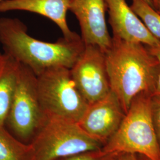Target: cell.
<instances>
[{"mask_svg": "<svg viewBox=\"0 0 160 160\" xmlns=\"http://www.w3.org/2000/svg\"><path fill=\"white\" fill-rule=\"evenodd\" d=\"M0 43L4 51L36 75L47 69L61 66L71 68L84 51L81 36L62 37L55 42L32 38L26 26L18 18H0Z\"/></svg>", "mask_w": 160, "mask_h": 160, "instance_id": "6da1fadb", "label": "cell"}, {"mask_svg": "<svg viewBox=\"0 0 160 160\" xmlns=\"http://www.w3.org/2000/svg\"><path fill=\"white\" fill-rule=\"evenodd\" d=\"M105 53L110 90L126 114L138 95L154 94L158 61L148 46L113 38L112 46Z\"/></svg>", "mask_w": 160, "mask_h": 160, "instance_id": "7a4b0ae2", "label": "cell"}, {"mask_svg": "<svg viewBox=\"0 0 160 160\" xmlns=\"http://www.w3.org/2000/svg\"><path fill=\"white\" fill-rule=\"evenodd\" d=\"M152 96L142 93L133 98L119 128L102 147L103 152L142 155L150 160H160L152 118Z\"/></svg>", "mask_w": 160, "mask_h": 160, "instance_id": "3957f363", "label": "cell"}, {"mask_svg": "<svg viewBox=\"0 0 160 160\" xmlns=\"http://www.w3.org/2000/svg\"><path fill=\"white\" fill-rule=\"evenodd\" d=\"M29 144L30 160H63L82 152L100 150L103 147L78 122L54 116H46Z\"/></svg>", "mask_w": 160, "mask_h": 160, "instance_id": "277c9868", "label": "cell"}, {"mask_svg": "<svg viewBox=\"0 0 160 160\" xmlns=\"http://www.w3.org/2000/svg\"><path fill=\"white\" fill-rule=\"evenodd\" d=\"M36 78L39 100L45 114L78 122L89 104L76 86L70 68L51 67L36 75Z\"/></svg>", "mask_w": 160, "mask_h": 160, "instance_id": "5b68a950", "label": "cell"}, {"mask_svg": "<svg viewBox=\"0 0 160 160\" xmlns=\"http://www.w3.org/2000/svg\"><path fill=\"white\" fill-rule=\"evenodd\" d=\"M46 118L41 108L34 72L19 63L17 82L6 123L19 140L32 139Z\"/></svg>", "mask_w": 160, "mask_h": 160, "instance_id": "8992f818", "label": "cell"}, {"mask_svg": "<svg viewBox=\"0 0 160 160\" xmlns=\"http://www.w3.org/2000/svg\"><path fill=\"white\" fill-rule=\"evenodd\" d=\"M70 71L76 86L89 104L106 97L111 91L106 53L98 46L85 45Z\"/></svg>", "mask_w": 160, "mask_h": 160, "instance_id": "52a82bcc", "label": "cell"}, {"mask_svg": "<svg viewBox=\"0 0 160 160\" xmlns=\"http://www.w3.org/2000/svg\"><path fill=\"white\" fill-rule=\"evenodd\" d=\"M125 116L118 97L110 91L106 97L89 104L78 123L103 146L118 130Z\"/></svg>", "mask_w": 160, "mask_h": 160, "instance_id": "ba28073f", "label": "cell"}, {"mask_svg": "<svg viewBox=\"0 0 160 160\" xmlns=\"http://www.w3.org/2000/svg\"><path fill=\"white\" fill-rule=\"evenodd\" d=\"M69 10L77 18L85 45L99 47L108 51L112 44L106 21L104 0H69Z\"/></svg>", "mask_w": 160, "mask_h": 160, "instance_id": "9c48e42d", "label": "cell"}, {"mask_svg": "<svg viewBox=\"0 0 160 160\" xmlns=\"http://www.w3.org/2000/svg\"><path fill=\"white\" fill-rule=\"evenodd\" d=\"M109 13L113 39L142 43L152 47L160 42L146 28L142 22L128 5L126 0H104Z\"/></svg>", "mask_w": 160, "mask_h": 160, "instance_id": "30bf717a", "label": "cell"}, {"mask_svg": "<svg viewBox=\"0 0 160 160\" xmlns=\"http://www.w3.org/2000/svg\"><path fill=\"white\" fill-rule=\"evenodd\" d=\"M69 0H4L0 2V12L20 10L34 12L55 23L63 37L73 38L77 33L69 28L67 12Z\"/></svg>", "mask_w": 160, "mask_h": 160, "instance_id": "8fae6325", "label": "cell"}, {"mask_svg": "<svg viewBox=\"0 0 160 160\" xmlns=\"http://www.w3.org/2000/svg\"><path fill=\"white\" fill-rule=\"evenodd\" d=\"M19 63L0 51V126H4L17 82Z\"/></svg>", "mask_w": 160, "mask_h": 160, "instance_id": "7c38bea8", "label": "cell"}, {"mask_svg": "<svg viewBox=\"0 0 160 160\" xmlns=\"http://www.w3.org/2000/svg\"><path fill=\"white\" fill-rule=\"evenodd\" d=\"M30 144H26L0 126V160H30Z\"/></svg>", "mask_w": 160, "mask_h": 160, "instance_id": "4fadbf2b", "label": "cell"}, {"mask_svg": "<svg viewBox=\"0 0 160 160\" xmlns=\"http://www.w3.org/2000/svg\"><path fill=\"white\" fill-rule=\"evenodd\" d=\"M132 10L151 34L160 40V14L144 0H132Z\"/></svg>", "mask_w": 160, "mask_h": 160, "instance_id": "5bb4252c", "label": "cell"}, {"mask_svg": "<svg viewBox=\"0 0 160 160\" xmlns=\"http://www.w3.org/2000/svg\"><path fill=\"white\" fill-rule=\"evenodd\" d=\"M118 155L105 153L100 149L74 155L64 160H114Z\"/></svg>", "mask_w": 160, "mask_h": 160, "instance_id": "9a60e30c", "label": "cell"}, {"mask_svg": "<svg viewBox=\"0 0 160 160\" xmlns=\"http://www.w3.org/2000/svg\"><path fill=\"white\" fill-rule=\"evenodd\" d=\"M151 110L155 132L160 147V95L152 96Z\"/></svg>", "mask_w": 160, "mask_h": 160, "instance_id": "2e32d148", "label": "cell"}, {"mask_svg": "<svg viewBox=\"0 0 160 160\" xmlns=\"http://www.w3.org/2000/svg\"><path fill=\"white\" fill-rule=\"evenodd\" d=\"M148 47L150 51L154 55L155 57L157 58L159 63V68H160L159 74L158 77V80L157 82V85H156L155 90L154 94L160 95V42L156 46H152V47L148 46Z\"/></svg>", "mask_w": 160, "mask_h": 160, "instance_id": "e0dca14e", "label": "cell"}, {"mask_svg": "<svg viewBox=\"0 0 160 160\" xmlns=\"http://www.w3.org/2000/svg\"><path fill=\"white\" fill-rule=\"evenodd\" d=\"M114 160H137V158L133 154L122 153L118 155Z\"/></svg>", "mask_w": 160, "mask_h": 160, "instance_id": "ac0fdd59", "label": "cell"}, {"mask_svg": "<svg viewBox=\"0 0 160 160\" xmlns=\"http://www.w3.org/2000/svg\"><path fill=\"white\" fill-rule=\"evenodd\" d=\"M152 4L154 8L160 14V0H152Z\"/></svg>", "mask_w": 160, "mask_h": 160, "instance_id": "d6986e66", "label": "cell"}, {"mask_svg": "<svg viewBox=\"0 0 160 160\" xmlns=\"http://www.w3.org/2000/svg\"><path fill=\"white\" fill-rule=\"evenodd\" d=\"M137 160H150L148 158L146 157L145 156H143L142 155H136Z\"/></svg>", "mask_w": 160, "mask_h": 160, "instance_id": "ffe728a7", "label": "cell"}, {"mask_svg": "<svg viewBox=\"0 0 160 160\" xmlns=\"http://www.w3.org/2000/svg\"><path fill=\"white\" fill-rule=\"evenodd\" d=\"M145 1H146L147 3H148L149 4H150L151 6L153 7V4H152V0H144Z\"/></svg>", "mask_w": 160, "mask_h": 160, "instance_id": "44dd1931", "label": "cell"}, {"mask_svg": "<svg viewBox=\"0 0 160 160\" xmlns=\"http://www.w3.org/2000/svg\"><path fill=\"white\" fill-rule=\"evenodd\" d=\"M2 1H4V0H0V2H2Z\"/></svg>", "mask_w": 160, "mask_h": 160, "instance_id": "7402d4cb", "label": "cell"}, {"mask_svg": "<svg viewBox=\"0 0 160 160\" xmlns=\"http://www.w3.org/2000/svg\"><path fill=\"white\" fill-rule=\"evenodd\" d=\"M64 160V159H63V160Z\"/></svg>", "mask_w": 160, "mask_h": 160, "instance_id": "603a6c76", "label": "cell"}]
</instances>
